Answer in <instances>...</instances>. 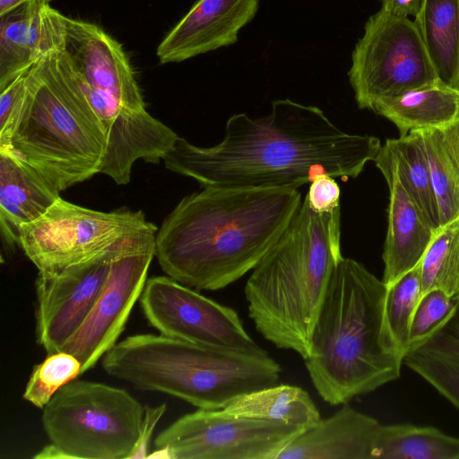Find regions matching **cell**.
Returning a JSON list of instances; mask_svg holds the SVG:
<instances>
[{
    "instance_id": "6da1fadb",
    "label": "cell",
    "mask_w": 459,
    "mask_h": 459,
    "mask_svg": "<svg viewBox=\"0 0 459 459\" xmlns=\"http://www.w3.org/2000/svg\"><path fill=\"white\" fill-rule=\"evenodd\" d=\"M381 146L377 137L341 130L317 107L281 99L266 116L230 117L215 145L197 146L178 136L162 160L203 187L298 189L322 175L357 178Z\"/></svg>"
},
{
    "instance_id": "7a4b0ae2",
    "label": "cell",
    "mask_w": 459,
    "mask_h": 459,
    "mask_svg": "<svg viewBox=\"0 0 459 459\" xmlns=\"http://www.w3.org/2000/svg\"><path fill=\"white\" fill-rule=\"evenodd\" d=\"M295 188L204 186L157 231L162 271L197 290H218L252 271L301 205Z\"/></svg>"
},
{
    "instance_id": "3957f363",
    "label": "cell",
    "mask_w": 459,
    "mask_h": 459,
    "mask_svg": "<svg viewBox=\"0 0 459 459\" xmlns=\"http://www.w3.org/2000/svg\"><path fill=\"white\" fill-rule=\"evenodd\" d=\"M386 290L354 259L342 256L334 267L304 359L325 403H347L400 377L404 354L386 325Z\"/></svg>"
},
{
    "instance_id": "277c9868",
    "label": "cell",
    "mask_w": 459,
    "mask_h": 459,
    "mask_svg": "<svg viewBox=\"0 0 459 459\" xmlns=\"http://www.w3.org/2000/svg\"><path fill=\"white\" fill-rule=\"evenodd\" d=\"M342 257L341 205L318 212L305 197L246 282L248 314L257 332L305 359L319 307Z\"/></svg>"
},
{
    "instance_id": "5b68a950",
    "label": "cell",
    "mask_w": 459,
    "mask_h": 459,
    "mask_svg": "<svg viewBox=\"0 0 459 459\" xmlns=\"http://www.w3.org/2000/svg\"><path fill=\"white\" fill-rule=\"evenodd\" d=\"M26 94L7 149L57 191L100 173L106 152L101 124L60 49L26 73Z\"/></svg>"
},
{
    "instance_id": "8992f818",
    "label": "cell",
    "mask_w": 459,
    "mask_h": 459,
    "mask_svg": "<svg viewBox=\"0 0 459 459\" xmlns=\"http://www.w3.org/2000/svg\"><path fill=\"white\" fill-rule=\"evenodd\" d=\"M103 369L143 391L164 393L197 407L223 409L237 397L278 384L281 366L266 354L143 333L117 342Z\"/></svg>"
},
{
    "instance_id": "52a82bcc",
    "label": "cell",
    "mask_w": 459,
    "mask_h": 459,
    "mask_svg": "<svg viewBox=\"0 0 459 459\" xmlns=\"http://www.w3.org/2000/svg\"><path fill=\"white\" fill-rule=\"evenodd\" d=\"M76 80L106 136L105 160L126 164L155 149L168 126L147 110L122 45L95 23L64 15V43Z\"/></svg>"
},
{
    "instance_id": "ba28073f",
    "label": "cell",
    "mask_w": 459,
    "mask_h": 459,
    "mask_svg": "<svg viewBox=\"0 0 459 459\" xmlns=\"http://www.w3.org/2000/svg\"><path fill=\"white\" fill-rule=\"evenodd\" d=\"M144 407L124 389L72 380L43 408L49 441L68 456L129 459L140 437Z\"/></svg>"
},
{
    "instance_id": "9c48e42d",
    "label": "cell",
    "mask_w": 459,
    "mask_h": 459,
    "mask_svg": "<svg viewBox=\"0 0 459 459\" xmlns=\"http://www.w3.org/2000/svg\"><path fill=\"white\" fill-rule=\"evenodd\" d=\"M348 76L358 107L369 110L439 80L414 21L382 6L365 23Z\"/></svg>"
},
{
    "instance_id": "30bf717a",
    "label": "cell",
    "mask_w": 459,
    "mask_h": 459,
    "mask_svg": "<svg viewBox=\"0 0 459 459\" xmlns=\"http://www.w3.org/2000/svg\"><path fill=\"white\" fill-rule=\"evenodd\" d=\"M151 223L142 211L100 212L59 197L41 217L21 228L18 246L39 273L55 275Z\"/></svg>"
},
{
    "instance_id": "8fae6325",
    "label": "cell",
    "mask_w": 459,
    "mask_h": 459,
    "mask_svg": "<svg viewBox=\"0 0 459 459\" xmlns=\"http://www.w3.org/2000/svg\"><path fill=\"white\" fill-rule=\"evenodd\" d=\"M305 429L238 417L222 409H198L163 429L154 446L169 459H277Z\"/></svg>"
},
{
    "instance_id": "7c38bea8",
    "label": "cell",
    "mask_w": 459,
    "mask_h": 459,
    "mask_svg": "<svg viewBox=\"0 0 459 459\" xmlns=\"http://www.w3.org/2000/svg\"><path fill=\"white\" fill-rule=\"evenodd\" d=\"M158 229L151 223L96 256L55 275L36 279V338L48 354L60 351L95 305L116 258L154 242Z\"/></svg>"
},
{
    "instance_id": "4fadbf2b",
    "label": "cell",
    "mask_w": 459,
    "mask_h": 459,
    "mask_svg": "<svg viewBox=\"0 0 459 459\" xmlns=\"http://www.w3.org/2000/svg\"><path fill=\"white\" fill-rule=\"evenodd\" d=\"M140 304L160 334L252 354H266L247 333L231 307L223 306L169 276L146 281Z\"/></svg>"
},
{
    "instance_id": "5bb4252c",
    "label": "cell",
    "mask_w": 459,
    "mask_h": 459,
    "mask_svg": "<svg viewBox=\"0 0 459 459\" xmlns=\"http://www.w3.org/2000/svg\"><path fill=\"white\" fill-rule=\"evenodd\" d=\"M154 255L155 241L133 248L113 262L91 311L60 351L76 357L82 374L94 367L117 343L140 299Z\"/></svg>"
},
{
    "instance_id": "9a60e30c",
    "label": "cell",
    "mask_w": 459,
    "mask_h": 459,
    "mask_svg": "<svg viewBox=\"0 0 459 459\" xmlns=\"http://www.w3.org/2000/svg\"><path fill=\"white\" fill-rule=\"evenodd\" d=\"M260 0H198L157 48L160 64L179 63L232 45Z\"/></svg>"
},
{
    "instance_id": "2e32d148",
    "label": "cell",
    "mask_w": 459,
    "mask_h": 459,
    "mask_svg": "<svg viewBox=\"0 0 459 459\" xmlns=\"http://www.w3.org/2000/svg\"><path fill=\"white\" fill-rule=\"evenodd\" d=\"M63 43L64 14L49 4L29 1L1 14L0 91Z\"/></svg>"
},
{
    "instance_id": "e0dca14e",
    "label": "cell",
    "mask_w": 459,
    "mask_h": 459,
    "mask_svg": "<svg viewBox=\"0 0 459 459\" xmlns=\"http://www.w3.org/2000/svg\"><path fill=\"white\" fill-rule=\"evenodd\" d=\"M380 423L347 403L332 416L305 429L277 459H372Z\"/></svg>"
},
{
    "instance_id": "ac0fdd59",
    "label": "cell",
    "mask_w": 459,
    "mask_h": 459,
    "mask_svg": "<svg viewBox=\"0 0 459 459\" xmlns=\"http://www.w3.org/2000/svg\"><path fill=\"white\" fill-rule=\"evenodd\" d=\"M389 187L387 230L382 281L389 286L422 259L436 230L432 228L398 176L381 171Z\"/></svg>"
},
{
    "instance_id": "d6986e66",
    "label": "cell",
    "mask_w": 459,
    "mask_h": 459,
    "mask_svg": "<svg viewBox=\"0 0 459 459\" xmlns=\"http://www.w3.org/2000/svg\"><path fill=\"white\" fill-rule=\"evenodd\" d=\"M59 193L14 152L0 150V224L6 244L18 245L21 228L41 217Z\"/></svg>"
},
{
    "instance_id": "ffe728a7",
    "label": "cell",
    "mask_w": 459,
    "mask_h": 459,
    "mask_svg": "<svg viewBox=\"0 0 459 459\" xmlns=\"http://www.w3.org/2000/svg\"><path fill=\"white\" fill-rule=\"evenodd\" d=\"M459 108V88L440 80L378 102L374 113L391 121L400 136L420 129H440L450 123Z\"/></svg>"
},
{
    "instance_id": "44dd1931",
    "label": "cell",
    "mask_w": 459,
    "mask_h": 459,
    "mask_svg": "<svg viewBox=\"0 0 459 459\" xmlns=\"http://www.w3.org/2000/svg\"><path fill=\"white\" fill-rule=\"evenodd\" d=\"M414 22L438 79L459 88V0H423Z\"/></svg>"
},
{
    "instance_id": "7402d4cb",
    "label": "cell",
    "mask_w": 459,
    "mask_h": 459,
    "mask_svg": "<svg viewBox=\"0 0 459 459\" xmlns=\"http://www.w3.org/2000/svg\"><path fill=\"white\" fill-rule=\"evenodd\" d=\"M375 165L380 170H393L411 195L434 230L440 227L438 209L429 166L415 131L405 136L386 139Z\"/></svg>"
},
{
    "instance_id": "603a6c76",
    "label": "cell",
    "mask_w": 459,
    "mask_h": 459,
    "mask_svg": "<svg viewBox=\"0 0 459 459\" xmlns=\"http://www.w3.org/2000/svg\"><path fill=\"white\" fill-rule=\"evenodd\" d=\"M222 410L252 419L292 424L309 429L321 420L309 394L299 386L275 385L240 395Z\"/></svg>"
},
{
    "instance_id": "cb8c5ba5",
    "label": "cell",
    "mask_w": 459,
    "mask_h": 459,
    "mask_svg": "<svg viewBox=\"0 0 459 459\" xmlns=\"http://www.w3.org/2000/svg\"><path fill=\"white\" fill-rule=\"evenodd\" d=\"M377 458L459 459V437L429 426L380 423L372 446Z\"/></svg>"
},
{
    "instance_id": "d4e9b609",
    "label": "cell",
    "mask_w": 459,
    "mask_h": 459,
    "mask_svg": "<svg viewBox=\"0 0 459 459\" xmlns=\"http://www.w3.org/2000/svg\"><path fill=\"white\" fill-rule=\"evenodd\" d=\"M413 131L419 137L429 166L442 226L459 216V170L439 129Z\"/></svg>"
},
{
    "instance_id": "484cf974",
    "label": "cell",
    "mask_w": 459,
    "mask_h": 459,
    "mask_svg": "<svg viewBox=\"0 0 459 459\" xmlns=\"http://www.w3.org/2000/svg\"><path fill=\"white\" fill-rule=\"evenodd\" d=\"M422 295L440 290L459 297V216L436 230L421 261Z\"/></svg>"
},
{
    "instance_id": "4316f807",
    "label": "cell",
    "mask_w": 459,
    "mask_h": 459,
    "mask_svg": "<svg viewBox=\"0 0 459 459\" xmlns=\"http://www.w3.org/2000/svg\"><path fill=\"white\" fill-rule=\"evenodd\" d=\"M421 296L420 262L387 286L385 321L394 342L403 354L409 349L411 320Z\"/></svg>"
},
{
    "instance_id": "83f0119b",
    "label": "cell",
    "mask_w": 459,
    "mask_h": 459,
    "mask_svg": "<svg viewBox=\"0 0 459 459\" xmlns=\"http://www.w3.org/2000/svg\"><path fill=\"white\" fill-rule=\"evenodd\" d=\"M403 363L459 409V355L412 346Z\"/></svg>"
},
{
    "instance_id": "f1b7e54d",
    "label": "cell",
    "mask_w": 459,
    "mask_h": 459,
    "mask_svg": "<svg viewBox=\"0 0 459 459\" xmlns=\"http://www.w3.org/2000/svg\"><path fill=\"white\" fill-rule=\"evenodd\" d=\"M82 365L73 354L57 351L48 354L33 368L23 392V399L43 409L65 385L81 375Z\"/></svg>"
},
{
    "instance_id": "f546056e",
    "label": "cell",
    "mask_w": 459,
    "mask_h": 459,
    "mask_svg": "<svg viewBox=\"0 0 459 459\" xmlns=\"http://www.w3.org/2000/svg\"><path fill=\"white\" fill-rule=\"evenodd\" d=\"M455 305V299L443 290H432L423 294L411 320L409 348L422 342L440 325Z\"/></svg>"
},
{
    "instance_id": "4dcf8cb0",
    "label": "cell",
    "mask_w": 459,
    "mask_h": 459,
    "mask_svg": "<svg viewBox=\"0 0 459 459\" xmlns=\"http://www.w3.org/2000/svg\"><path fill=\"white\" fill-rule=\"evenodd\" d=\"M26 74L0 91V150L7 149L26 94Z\"/></svg>"
},
{
    "instance_id": "1f68e13d",
    "label": "cell",
    "mask_w": 459,
    "mask_h": 459,
    "mask_svg": "<svg viewBox=\"0 0 459 459\" xmlns=\"http://www.w3.org/2000/svg\"><path fill=\"white\" fill-rule=\"evenodd\" d=\"M455 301V308L446 320L414 346L459 355V297Z\"/></svg>"
},
{
    "instance_id": "d6a6232c",
    "label": "cell",
    "mask_w": 459,
    "mask_h": 459,
    "mask_svg": "<svg viewBox=\"0 0 459 459\" xmlns=\"http://www.w3.org/2000/svg\"><path fill=\"white\" fill-rule=\"evenodd\" d=\"M340 196L341 189L334 178L322 175L310 183L306 198L315 210L326 212L341 205Z\"/></svg>"
},
{
    "instance_id": "836d02e7",
    "label": "cell",
    "mask_w": 459,
    "mask_h": 459,
    "mask_svg": "<svg viewBox=\"0 0 459 459\" xmlns=\"http://www.w3.org/2000/svg\"><path fill=\"white\" fill-rule=\"evenodd\" d=\"M166 410L167 405L165 403L155 407H144L140 437L129 459L147 458L152 433Z\"/></svg>"
},
{
    "instance_id": "e575fe53",
    "label": "cell",
    "mask_w": 459,
    "mask_h": 459,
    "mask_svg": "<svg viewBox=\"0 0 459 459\" xmlns=\"http://www.w3.org/2000/svg\"><path fill=\"white\" fill-rule=\"evenodd\" d=\"M439 131L459 170V108L455 117Z\"/></svg>"
},
{
    "instance_id": "d590c367",
    "label": "cell",
    "mask_w": 459,
    "mask_h": 459,
    "mask_svg": "<svg viewBox=\"0 0 459 459\" xmlns=\"http://www.w3.org/2000/svg\"><path fill=\"white\" fill-rule=\"evenodd\" d=\"M382 7L394 14L409 17L415 16L423 0H380Z\"/></svg>"
},
{
    "instance_id": "8d00e7d4",
    "label": "cell",
    "mask_w": 459,
    "mask_h": 459,
    "mask_svg": "<svg viewBox=\"0 0 459 459\" xmlns=\"http://www.w3.org/2000/svg\"><path fill=\"white\" fill-rule=\"evenodd\" d=\"M33 458L35 459H69V456L57 446L51 443L45 446Z\"/></svg>"
},
{
    "instance_id": "74e56055",
    "label": "cell",
    "mask_w": 459,
    "mask_h": 459,
    "mask_svg": "<svg viewBox=\"0 0 459 459\" xmlns=\"http://www.w3.org/2000/svg\"><path fill=\"white\" fill-rule=\"evenodd\" d=\"M29 1H33V0H0V15L13 9L14 7L20 5L23 3L29 2ZM36 1L50 4V3L53 0H36Z\"/></svg>"
}]
</instances>
